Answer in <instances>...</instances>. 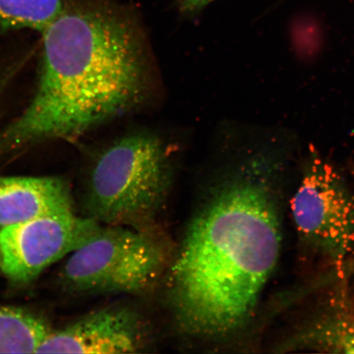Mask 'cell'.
I'll return each mask as SVG.
<instances>
[{
    "mask_svg": "<svg viewBox=\"0 0 354 354\" xmlns=\"http://www.w3.org/2000/svg\"><path fill=\"white\" fill-rule=\"evenodd\" d=\"M145 326L126 308L97 310L56 331H50L37 353L115 354L137 353L145 347Z\"/></svg>",
    "mask_w": 354,
    "mask_h": 354,
    "instance_id": "cell-7",
    "label": "cell"
},
{
    "mask_svg": "<svg viewBox=\"0 0 354 354\" xmlns=\"http://www.w3.org/2000/svg\"><path fill=\"white\" fill-rule=\"evenodd\" d=\"M262 158L243 162L212 189L189 225L171 269L177 320L218 338L249 321L280 254V221Z\"/></svg>",
    "mask_w": 354,
    "mask_h": 354,
    "instance_id": "cell-2",
    "label": "cell"
},
{
    "mask_svg": "<svg viewBox=\"0 0 354 354\" xmlns=\"http://www.w3.org/2000/svg\"><path fill=\"white\" fill-rule=\"evenodd\" d=\"M303 240L335 263L354 250V194L334 168L314 158L291 202Z\"/></svg>",
    "mask_w": 354,
    "mask_h": 354,
    "instance_id": "cell-5",
    "label": "cell"
},
{
    "mask_svg": "<svg viewBox=\"0 0 354 354\" xmlns=\"http://www.w3.org/2000/svg\"><path fill=\"white\" fill-rule=\"evenodd\" d=\"M32 101L0 132V153L42 141L73 140L139 108L151 65L138 15L117 0H64L44 30Z\"/></svg>",
    "mask_w": 354,
    "mask_h": 354,
    "instance_id": "cell-1",
    "label": "cell"
},
{
    "mask_svg": "<svg viewBox=\"0 0 354 354\" xmlns=\"http://www.w3.org/2000/svg\"><path fill=\"white\" fill-rule=\"evenodd\" d=\"M0 87H1V85H0ZM0 92H1V88H0Z\"/></svg>",
    "mask_w": 354,
    "mask_h": 354,
    "instance_id": "cell-13",
    "label": "cell"
},
{
    "mask_svg": "<svg viewBox=\"0 0 354 354\" xmlns=\"http://www.w3.org/2000/svg\"><path fill=\"white\" fill-rule=\"evenodd\" d=\"M64 0H0V30L30 29L41 33L59 15Z\"/></svg>",
    "mask_w": 354,
    "mask_h": 354,
    "instance_id": "cell-10",
    "label": "cell"
},
{
    "mask_svg": "<svg viewBox=\"0 0 354 354\" xmlns=\"http://www.w3.org/2000/svg\"><path fill=\"white\" fill-rule=\"evenodd\" d=\"M101 223L73 210L52 212L0 231V264L17 282H28L72 254L91 239Z\"/></svg>",
    "mask_w": 354,
    "mask_h": 354,
    "instance_id": "cell-6",
    "label": "cell"
},
{
    "mask_svg": "<svg viewBox=\"0 0 354 354\" xmlns=\"http://www.w3.org/2000/svg\"><path fill=\"white\" fill-rule=\"evenodd\" d=\"M214 0H176L179 11L185 16H194Z\"/></svg>",
    "mask_w": 354,
    "mask_h": 354,
    "instance_id": "cell-12",
    "label": "cell"
},
{
    "mask_svg": "<svg viewBox=\"0 0 354 354\" xmlns=\"http://www.w3.org/2000/svg\"><path fill=\"white\" fill-rule=\"evenodd\" d=\"M69 185L56 177L0 176V227L73 210Z\"/></svg>",
    "mask_w": 354,
    "mask_h": 354,
    "instance_id": "cell-8",
    "label": "cell"
},
{
    "mask_svg": "<svg viewBox=\"0 0 354 354\" xmlns=\"http://www.w3.org/2000/svg\"><path fill=\"white\" fill-rule=\"evenodd\" d=\"M299 343L338 353H354V322L342 315L327 317L301 335Z\"/></svg>",
    "mask_w": 354,
    "mask_h": 354,
    "instance_id": "cell-11",
    "label": "cell"
},
{
    "mask_svg": "<svg viewBox=\"0 0 354 354\" xmlns=\"http://www.w3.org/2000/svg\"><path fill=\"white\" fill-rule=\"evenodd\" d=\"M50 331L34 314L0 305V353H37Z\"/></svg>",
    "mask_w": 354,
    "mask_h": 354,
    "instance_id": "cell-9",
    "label": "cell"
},
{
    "mask_svg": "<svg viewBox=\"0 0 354 354\" xmlns=\"http://www.w3.org/2000/svg\"><path fill=\"white\" fill-rule=\"evenodd\" d=\"M165 250L137 227L101 225L73 251L60 273L66 290L139 293L158 282L165 270Z\"/></svg>",
    "mask_w": 354,
    "mask_h": 354,
    "instance_id": "cell-4",
    "label": "cell"
},
{
    "mask_svg": "<svg viewBox=\"0 0 354 354\" xmlns=\"http://www.w3.org/2000/svg\"><path fill=\"white\" fill-rule=\"evenodd\" d=\"M171 153L150 131H134L102 151L88 177V216L105 225L138 227L156 214L171 187Z\"/></svg>",
    "mask_w": 354,
    "mask_h": 354,
    "instance_id": "cell-3",
    "label": "cell"
}]
</instances>
